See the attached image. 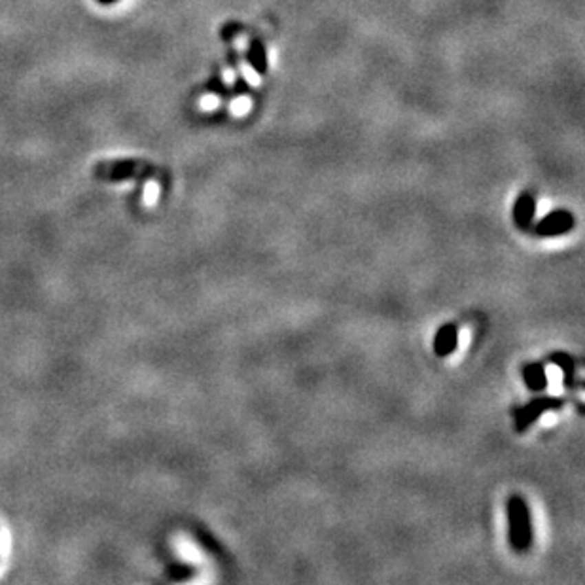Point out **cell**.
<instances>
[{
    "label": "cell",
    "instance_id": "1",
    "mask_svg": "<svg viewBox=\"0 0 585 585\" xmlns=\"http://www.w3.org/2000/svg\"><path fill=\"white\" fill-rule=\"evenodd\" d=\"M506 513H508L509 523V544L517 551H526L532 544V524L529 506L521 496H511L506 504Z\"/></svg>",
    "mask_w": 585,
    "mask_h": 585
},
{
    "label": "cell",
    "instance_id": "2",
    "mask_svg": "<svg viewBox=\"0 0 585 585\" xmlns=\"http://www.w3.org/2000/svg\"><path fill=\"white\" fill-rule=\"evenodd\" d=\"M561 405L562 402L561 400H557V398H540V400H532L529 405H523V407L515 410V430L517 432H524L542 413L559 410Z\"/></svg>",
    "mask_w": 585,
    "mask_h": 585
},
{
    "label": "cell",
    "instance_id": "3",
    "mask_svg": "<svg viewBox=\"0 0 585 585\" xmlns=\"http://www.w3.org/2000/svg\"><path fill=\"white\" fill-rule=\"evenodd\" d=\"M574 228V216L568 211H555L542 218L536 226V235L540 237H557L568 233Z\"/></svg>",
    "mask_w": 585,
    "mask_h": 585
},
{
    "label": "cell",
    "instance_id": "4",
    "mask_svg": "<svg viewBox=\"0 0 585 585\" xmlns=\"http://www.w3.org/2000/svg\"><path fill=\"white\" fill-rule=\"evenodd\" d=\"M458 345V330H456L455 324H443V326L438 330L436 334V339H434V352L438 357H449L453 354Z\"/></svg>",
    "mask_w": 585,
    "mask_h": 585
},
{
    "label": "cell",
    "instance_id": "5",
    "mask_svg": "<svg viewBox=\"0 0 585 585\" xmlns=\"http://www.w3.org/2000/svg\"><path fill=\"white\" fill-rule=\"evenodd\" d=\"M534 211H536V201H534V198H532L531 193H521L519 199L515 201V206H513V220H515L517 228H529L532 218H534Z\"/></svg>",
    "mask_w": 585,
    "mask_h": 585
},
{
    "label": "cell",
    "instance_id": "6",
    "mask_svg": "<svg viewBox=\"0 0 585 585\" xmlns=\"http://www.w3.org/2000/svg\"><path fill=\"white\" fill-rule=\"evenodd\" d=\"M523 379L526 383V387L534 390V392H542L547 387V375L544 365L538 362H532L523 368Z\"/></svg>",
    "mask_w": 585,
    "mask_h": 585
},
{
    "label": "cell",
    "instance_id": "7",
    "mask_svg": "<svg viewBox=\"0 0 585 585\" xmlns=\"http://www.w3.org/2000/svg\"><path fill=\"white\" fill-rule=\"evenodd\" d=\"M248 63L252 65V69L256 70V72H266L267 69V55H266V50H264V46L259 44V42H252L251 44V50H248Z\"/></svg>",
    "mask_w": 585,
    "mask_h": 585
},
{
    "label": "cell",
    "instance_id": "8",
    "mask_svg": "<svg viewBox=\"0 0 585 585\" xmlns=\"http://www.w3.org/2000/svg\"><path fill=\"white\" fill-rule=\"evenodd\" d=\"M551 362L561 365L562 373H564V385L570 387V385H572V375H574V362H572V358H570L568 354H564V352H555V354H551Z\"/></svg>",
    "mask_w": 585,
    "mask_h": 585
},
{
    "label": "cell",
    "instance_id": "9",
    "mask_svg": "<svg viewBox=\"0 0 585 585\" xmlns=\"http://www.w3.org/2000/svg\"><path fill=\"white\" fill-rule=\"evenodd\" d=\"M218 107V97H214V95H205L203 99H201V108L203 110H213V108Z\"/></svg>",
    "mask_w": 585,
    "mask_h": 585
},
{
    "label": "cell",
    "instance_id": "10",
    "mask_svg": "<svg viewBox=\"0 0 585 585\" xmlns=\"http://www.w3.org/2000/svg\"><path fill=\"white\" fill-rule=\"evenodd\" d=\"M244 110H248V100L246 99H241V105H233V112H244Z\"/></svg>",
    "mask_w": 585,
    "mask_h": 585
}]
</instances>
